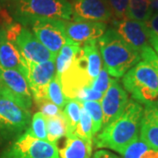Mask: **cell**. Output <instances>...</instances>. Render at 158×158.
Here are the masks:
<instances>
[{"mask_svg": "<svg viewBox=\"0 0 158 158\" xmlns=\"http://www.w3.org/2000/svg\"><path fill=\"white\" fill-rule=\"evenodd\" d=\"M0 158H59L56 144L34 137L28 129L0 153Z\"/></svg>", "mask_w": 158, "mask_h": 158, "instance_id": "obj_6", "label": "cell"}, {"mask_svg": "<svg viewBox=\"0 0 158 158\" xmlns=\"http://www.w3.org/2000/svg\"><path fill=\"white\" fill-rule=\"evenodd\" d=\"M113 13V19H127V11L129 0H106Z\"/></svg>", "mask_w": 158, "mask_h": 158, "instance_id": "obj_28", "label": "cell"}, {"mask_svg": "<svg viewBox=\"0 0 158 158\" xmlns=\"http://www.w3.org/2000/svg\"><path fill=\"white\" fill-rule=\"evenodd\" d=\"M47 141L56 144L58 140L68 134V125L63 113L53 117H46Z\"/></svg>", "mask_w": 158, "mask_h": 158, "instance_id": "obj_21", "label": "cell"}, {"mask_svg": "<svg viewBox=\"0 0 158 158\" xmlns=\"http://www.w3.org/2000/svg\"><path fill=\"white\" fill-rule=\"evenodd\" d=\"M152 14L151 0H129L127 11V19L144 23Z\"/></svg>", "mask_w": 158, "mask_h": 158, "instance_id": "obj_22", "label": "cell"}, {"mask_svg": "<svg viewBox=\"0 0 158 158\" xmlns=\"http://www.w3.org/2000/svg\"><path fill=\"white\" fill-rule=\"evenodd\" d=\"M9 1H11V0H9Z\"/></svg>", "mask_w": 158, "mask_h": 158, "instance_id": "obj_41", "label": "cell"}, {"mask_svg": "<svg viewBox=\"0 0 158 158\" xmlns=\"http://www.w3.org/2000/svg\"><path fill=\"white\" fill-rule=\"evenodd\" d=\"M64 27L69 39L78 44L98 40L107 30L106 23L80 19L64 21Z\"/></svg>", "mask_w": 158, "mask_h": 158, "instance_id": "obj_15", "label": "cell"}, {"mask_svg": "<svg viewBox=\"0 0 158 158\" xmlns=\"http://www.w3.org/2000/svg\"><path fill=\"white\" fill-rule=\"evenodd\" d=\"M33 34L53 56L56 57L65 44L70 41L64 27V20L36 19L28 25Z\"/></svg>", "mask_w": 158, "mask_h": 158, "instance_id": "obj_8", "label": "cell"}, {"mask_svg": "<svg viewBox=\"0 0 158 158\" xmlns=\"http://www.w3.org/2000/svg\"><path fill=\"white\" fill-rule=\"evenodd\" d=\"M82 104L85 110L90 114L92 120V132L93 135H95L103 128V110L101 102L85 101L82 102Z\"/></svg>", "mask_w": 158, "mask_h": 158, "instance_id": "obj_26", "label": "cell"}, {"mask_svg": "<svg viewBox=\"0 0 158 158\" xmlns=\"http://www.w3.org/2000/svg\"><path fill=\"white\" fill-rule=\"evenodd\" d=\"M56 74V60L40 63L23 60L22 75L28 83L33 98L36 104L47 99L48 85Z\"/></svg>", "mask_w": 158, "mask_h": 158, "instance_id": "obj_7", "label": "cell"}, {"mask_svg": "<svg viewBox=\"0 0 158 158\" xmlns=\"http://www.w3.org/2000/svg\"><path fill=\"white\" fill-rule=\"evenodd\" d=\"M129 101L128 93L118 79L113 78L101 100L103 127L118 118Z\"/></svg>", "mask_w": 158, "mask_h": 158, "instance_id": "obj_12", "label": "cell"}, {"mask_svg": "<svg viewBox=\"0 0 158 158\" xmlns=\"http://www.w3.org/2000/svg\"><path fill=\"white\" fill-rule=\"evenodd\" d=\"M104 68L114 78L123 77L141 61V54L120 38L112 27L98 40Z\"/></svg>", "mask_w": 158, "mask_h": 158, "instance_id": "obj_2", "label": "cell"}, {"mask_svg": "<svg viewBox=\"0 0 158 158\" xmlns=\"http://www.w3.org/2000/svg\"><path fill=\"white\" fill-rule=\"evenodd\" d=\"M148 149H149V148L141 139H137L127 148L122 154V156L123 158H141Z\"/></svg>", "mask_w": 158, "mask_h": 158, "instance_id": "obj_29", "label": "cell"}, {"mask_svg": "<svg viewBox=\"0 0 158 158\" xmlns=\"http://www.w3.org/2000/svg\"><path fill=\"white\" fill-rule=\"evenodd\" d=\"M37 105L40 107V113H42L45 117H53V116H56L57 114L62 113L61 108L48 99L43 100Z\"/></svg>", "mask_w": 158, "mask_h": 158, "instance_id": "obj_33", "label": "cell"}, {"mask_svg": "<svg viewBox=\"0 0 158 158\" xmlns=\"http://www.w3.org/2000/svg\"><path fill=\"white\" fill-rule=\"evenodd\" d=\"M144 24L150 34L158 37V12H154Z\"/></svg>", "mask_w": 158, "mask_h": 158, "instance_id": "obj_34", "label": "cell"}, {"mask_svg": "<svg viewBox=\"0 0 158 158\" xmlns=\"http://www.w3.org/2000/svg\"><path fill=\"white\" fill-rule=\"evenodd\" d=\"M156 106H157V108H158V100L156 101Z\"/></svg>", "mask_w": 158, "mask_h": 158, "instance_id": "obj_39", "label": "cell"}, {"mask_svg": "<svg viewBox=\"0 0 158 158\" xmlns=\"http://www.w3.org/2000/svg\"><path fill=\"white\" fill-rule=\"evenodd\" d=\"M152 10L155 12H158V0H151Z\"/></svg>", "mask_w": 158, "mask_h": 158, "instance_id": "obj_38", "label": "cell"}, {"mask_svg": "<svg viewBox=\"0 0 158 158\" xmlns=\"http://www.w3.org/2000/svg\"><path fill=\"white\" fill-rule=\"evenodd\" d=\"M30 124V127L27 128L30 133L38 139L47 141V123L45 116L40 112L36 113L33 116Z\"/></svg>", "mask_w": 158, "mask_h": 158, "instance_id": "obj_27", "label": "cell"}, {"mask_svg": "<svg viewBox=\"0 0 158 158\" xmlns=\"http://www.w3.org/2000/svg\"><path fill=\"white\" fill-rule=\"evenodd\" d=\"M149 42H150V46L152 47V48L155 50V52L157 54L158 56V37L157 36H155L153 34H150V40H149Z\"/></svg>", "mask_w": 158, "mask_h": 158, "instance_id": "obj_36", "label": "cell"}, {"mask_svg": "<svg viewBox=\"0 0 158 158\" xmlns=\"http://www.w3.org/2000/svg\"><path fill=\"white\" fill-rule=\"evenodd\" d=\"M81 53L82 48L80 44L76 43L72 40L63 46L56 59V75L61 76L64 71H66L74 60Z\"/></svg>", "mask_w": 158, "mask_h": 158, "instance_id": "obj_20", "label": "cell"}, {"mask_svg": "<svg viewBox=\"0 0 158 158\" xmlns=\"http://www.w3.org/2000/svg\"><path fill=\"white\" fill-rule=\"evenodd\" d=\"M83 56L86 62V69L91 78H96L101 70L102 60L98 40L86 41L83 44Z\"/></svg>", "mask_w": 158, "mask_h": 158, "instance_id": "obj_19", "label": "cell"}, {"mask_svg": "<svg viewBox=\"0 0 158 158\" xmlns=\"http://www.w3.org/2000/svg\"><path fill=\"white\" fill-rule=\"evenodd\" d=\"M143 106L139 102L129 99L120 116L104 127L93 139L97 148H106L123 154L131 143L139 139Z\"/></svg>", "mask_w": 158, "mask_h": 158, "instance_id": "obj_1", "label": "cell"}, {"mask_svg": "<svg viewBox=\"0 0 158 158\" xmlns=\"http://www.w3.org/2000/svg\"><path fill=\"white\" fill-rule=\"evenodd\" d=\"M104 93L94 90L91 87L85 88L80 91L76 100L79 102L85 101H99L101 102Z\"/></svg>", "mask_w": 158, "mask_h": 158, "instance_id": "obj_31", "label": "cell"}, {"mask_svg": "<svg viewBox=\"0 0 158 158\" xmlns=\"http://www.w3.org/2000/svg\"><path fill=\"white\" fill-rule=\"evenodd\" d=\"M71 7L72 19L95 22H111L113 16L106 0H69Z\"/></svg>", "mask_w": 158, "mask_h": 158, "instance_id": "obj_14", "label": "cell"}, {"mask_svg": "<svg viewBox=\"0 0 158 158\" xmlns=\"http://www.w3.org/2000/svg\"><path fill=\"white\" fill-rule=\"evenodd\" d=\"M47 99L54 103L60 108L64 107L68 101L62 90L60 76H58L56 74L48 85Z\"/></svg>", "mask_w": 158, "mask_h": 158, "instance_id": "obj_25", "label": "cell"}, {"mask_svg": "<svg viewBox=\"0 0 158 158\" xmlns=\"http://www.w3.org/2000/svg\"><path fill=\"white\" fill-rule=\"evenodd\" d=\"M82 106V102H79L76 99L68 100L64 106V111L62 112L68 125V134L66 136L74 135L80 118Z\"/></svg>", "mask_w": 158, "mask_h": 158, "instance_id": "obj_23", "label": "cell"}, {"mask_svg": "<svg viewBox=\"0 0 158 158\" xmlns=\"http://www.w3.org/2000/svg\"><path fill=\"white\" fill-rule=\"evenodd\" d=\"M60 78L63 93L68 100L77 99L81 90L87 87H91L93 79L87 71L83 49L68 69L60 76Z\"/></svg>", "mask_w": 158, "mask_h": 158, "instance_id": "obj_9", "label": "cell"}, {"mask_svg": "<svg viewBox=\"0 0 158 158\" xmlns=\"http://www.w3.org/2000/svg\"><path fill=\"white\" fill-rule=\"evenodd\" d=\"M13 43L16 45L23 58L28 62L40 63L56 59L50 51L40 43L32 31L24 26Z\"/></svg>", "mask_w": 158, "mask_h": 158, "instance_id": "obj_13", "label": "cell"}, {"mask_svg": "<svg viewBox=\"0 0 158 158\" xmlns=\"http://www.w3.org/2000/svg\"><path fill=\"white\" fill-rule=\"evenodd\" d=\"M23 60L16 45L6 38L5 32L0 28V67L15 69L22 74Z\"/></svg>", "mask_w": 158, "mask_h": 158, "instance_id": "obj_17", "label": "cell"}, {"mask_svg": "<svg viewBox=\"0 0 158 158\" xmlns=\"http://www.w3.org/2000/svg\"><path fill=\"white\" fill-rule=\"evenodd\" d=\"M64 146L60 149L61 158H90L92 144L75 135L66 136Z\"/></svg>", "mask_w": 158, "mask_h": 158, "instance_id": "obj_18", "label": "cell"}, {"mask_svg": "<svg viewBox=\"0 0 158 158\" xmlns=\"http://www.w3.org/2000/svg\"><path fill=\"white\" fill-rule=\"evenodd\" d=\"M113 78H111L109 74L105 68L101 69L100 72L96 78L93 80V83L91 85V88L96 91L106 93L110 85L112 84Z\"/></svg>", "mask_w": 158, "mask_h": 158, "instance_id": "obj_30", "label": "cell"}, {"mask_svg": "<svg viewBox=\"0 0 158 158\" xmlns=\"http://www.w3.org/2000/svg\"><path fill=\"white\" fill-rule=\"evenodd\" d=\"M122 84L134 100L141 105L158 100V75L144 61H140L123 76Z\"/></svg>", "mask_w": 158, "mask_h": 158, "instance_id": "obj_4", "label": "cell"}, {"mask_svg": "<svg viewBox=\"0 0 158 158\" xmlns=\"http://www.w3.org/2000/svg\"><path fill=\"white\" fill-rule=\"evenodd\" d=\"M12 18L27 27L36 19H55L71 20L72 7L69 0H11Z\"/></svg>", "mask_w": 158, "mask_h": 158, "instance_id": "obj_3", "label": "cell"}, {"mask_svg": "<svg viewBox=\"0 0 158 158\" xmlns=\"http://www.w3.org/2000/svg\"><path fill=\"white\" fill-rule=\"evenodd\" d=\"M1 88H2V87H1V85H0V90H1Z\"/></svg>", "mask_w": 158, "mask_h": 158, "instance_id": "obj_40", "label": "cell"}, {"mask_svg": "<svg viewBox=\"0 0 158 158\" xmlns=\"http://www.w3.org/2000/svg\"><path fill=\"white\" fill-rule=\"evenodd\" d=\"M0 85L5 93L21 106L30 110L33 95L27 79L19 71L0 67Z\"/></svg>", "mask_w": 158, "mask_h": 158, "instance_id": "obj_10", "label": "cell"}, {"mask_svg": "<svg viewBox=\"0 0 158 158\" xmlns=\"http://www.w3.org/2000/svg\"><path fill=\"white\" fill-rule=\"evenodd\" d=\"M74 135L90 144H92L93 142L94 135L92 132V120H91L90 114L85 110L84 106H82V108H81L80 118H79V121Z\"/></svg>", "mask_w": 158, "mask_h": 158, "instance_id": "obj_24", "label": "cell"}, {"mask_svg": "<svg viewBox=\"0 0 158 158\" xmlns=\"http://www.w3.org/2000/svg\"><path fill=\"white\" fill-rule=\"evenodd\" d=\"M140 139L149 148L158 151V108L155 103L143 107Z\"/></svg>", "mask_w": 158, "mask_h": 158, "instance_id": "obj_16", "label": "cell"}, {"mask_svg": "<svg viewBox=\"0 0 158 158\" xmlns=\"http://www.w3.org/2000/svg\"><path fill=\"white\" fill-rule=\"evenodd\" d=\"M30 110L19 105L0 90V143L19 137L31 123Z\"/></svg>", "mask_w": 158, "mask_h": 158, "instance_id": "obj_5", "label": "cell"}, {"mask_svg": "<svg viewBox=\"0 0 158 158\" xmlns=\"http://www.w3.org/2000/svg\"><path fill=\"white\" fill-rule=\"evenodd\" d=\"M141 158H158V151L149 148L141 156Z\"/></svg>", "mask_w": 158, "mask_h": 158, "instance_id": "obj_37", "label": "cell"}, {"mask_svg": "<svg viewBox=\"0 0 158 158\" xmlns=\"http://www.w3.org/2000/svg\"><path fill=\"white\" fill-rule=\"evenodd\" d=\"M112 28L127 44L139 53L148 46H150V33L143 22L129 19H113L111 21Z\"/></svg>", "mask_w": 158, "mask_h": 158, "instance_id": "obj_11", "label": "cell"}, {"mask_svg": "<svg viewBox=\"0 0 158 158\" xmlns=\"http://www.w3.org/2000/svg\"><path fill=\"white\" fill-rule=\"evenodd\" d=\"M141 57L144 62H148L156 70L158 75V56L151 46H148L141 51Z\"/></svg>", "mask_w": 158, "mask_h": 158, "instance_id": "obj_32", "label": "cell"}, {"mask_svg": "<svg viewBox=\"0 0 158 158\" xmlns=\"http://www.w3.org/2000/svg\"><path fill=\"white\" fill-rule=\"evenodd\" d=\"M92 158H120L118 156H116L115 154L110 152L106 149H100V150H97L96 152L93 154V157Z\"/></svg>", "mask_w": 158, "mask_h": 158, "instance_id": "obj_35", "label": "cell"}]
</instances>
